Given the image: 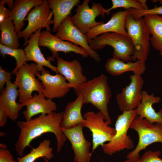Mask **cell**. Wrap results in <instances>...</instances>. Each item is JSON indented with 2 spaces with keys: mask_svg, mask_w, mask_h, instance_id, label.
Instances as JSON below:
<instances>
[{
  "mask_svg": "<svg viewBox=\"0 0 162 162\" xmlns=\"http://www.w3.org/2000/svg\"><path fill=\"white\" fill-rule=\"evenodd\" d=\"M63 112H53L49 114H40L29 121L17 122L20 133L15 144L17 154L23 155L25 148L29 146L32 141L36 137L46 133H51L55 136L57 142V152L61 151L67 139L61 128Z\"/></svg>",
  "mask_w": 162,
  "mask_h": 162,
  "instance_id": "cell-1",
  "label": "cell"
},
{
  "mask_svg": "<svg viewBox=\"0 0 162 162\" xmlns=\"http://www.w3.org/2000/svg\"><path fill=\"white\" fill-rule=\"evenodd\" d=\"M74 91L77 96H82L84 104H91L102 113L108 125L112 123L108 105L112 94L106 75L102 73L81 84Z\"/></svg>",
  "mask_w": 162,
  "mask_h": 162,
  "instance_id": "cell-2",
  "label": "cell"
},
{
  "mask_svg": "<svg viewBox=\"0 0 162 162\" xmlns=\"http://www.w3.org/2000/svg\"><path fill=\"white\" fill-rule=\"evenodd\" d=\"M88 40L90 48L95 51L107 46L112 47L113 49L112 57L124 62L132 61L135 53V47L131 39L119 33H105Z\"/></svg>",
  "mask_w": 162,
  "mask_h": 162,
  "instance_id": "cell-3",
  "label": "cell"
},
{
  "mask_svg": "<svg viewBox=\"0 0 162 162\" xmlns=\"http://www.w3.org/2000/svg\"><path fill=\"white\" fill-rule=\"evenodd\" d=\"M130 128L137 133L139 140L135 149L127 155L128 159L137 162L140 158V153L141 151L154 143H162V124L151 123L137 116Z\"/></svg>",
  "mask_w": 162,
  "mask_h": 162,
  "instance_id": "cell-4",
  "label": "cell"
},
{
  "mask_svg": "<svg viewBox=\"0 0 162 162\" xmlns=\"http://www.w3.org/2000/svg\"><path fill=\"white\" fill-rule=\"evenodd\" d=\"M125 28L135 49L132 61L145 62L150 51V34L143 18L136 19L129 14L125 22Z\"/></svg>",
  "mask_w": 162,
  "mask_h": 162,
  "instance_id": "cell-5",
  "label": "cell"
},
{
  "mask_svg": "<svg viewBox=\"0 0 162 162\" xmlns=\"http://www.w3.org/2000/svg\"><path fill=\"white\" fill-rule=\"evenodd\" d=\"M136 116V109L124 111L118 116L115 124V136L111 141L101 146L105 154L111 156L124 149L128 150L134 147V143L127 133Z\"/></svg>",
  "mask_w": 162,
  "mask_h": 162,
  "instance_id": "cell-6",
  "label": "cell"
},
{
  "mask_svg": "<svg viewBox=\"0 0 162 162\" xmlns=\"http://www.w3.org/2000/svg\"><path fill=\"white\" fill-rule=\"evenodd\" d=\"M40 72L35 63H26L20 68L16 75L14 82L18 86L19 92V102L22 104L32 98L34 91L42 92L44 87L36 77Z\"/></svg>",
  "mask_w": 162,
  "mask_h": 162,
  "instance_id": "cell-7",
  "label": "cell"
},
{
  "mask_svg": "<svg viewBox=\"0 0 162 162\" xmlns=\"http://www.w3.org/2000/svg\"><path fill=\"white\" fill-rule=\"evenodd\" d=\"M83 117V126L88 128L92 133L93 151L113 138L116 133L115 129L109 126L101 112H86Z\"/></svg>",
  "mask_w": 162,
  "mask_h": 162,
  "instance_id": "cell-8",
  "label": "cell"
},
{
  "mask_svg": "<svg viewBox=\"0 0 162 162\" xmlns=\"http://www.w3.org/2000/svg\"><path fill=\"white\" fill-rule=\"evenodd\" d=\"M27 16L25 20L28 21L27 26L17 34L19 38H24V45L26 46L30 36L38 29L45 28L50 31V25L53 24V13L49 8L48 0H44L42 4L34 7Z\"/></svg>",
  "mask_w": 162,
  "mask_h": 162,
  "instance_id": "cell-9",
  "label": "cell"
},
{
  "mask_svg": "<svg viewBox=\"0 0 162 162\" xmlns=\"http://www.w3.org/2000/svg\"><path fill=\"white\" fill-rule=\"evenodd\" d=\"M90 1L85 0L81 4L77 5L76 14L70 17L74 25L84 34L104 23L103 21L97 22L95 19L97 17L101 16L104 18L105 14H109L107 9H105L100 3L93 2L91 8H90Z\"/></svg>",
  "mask_w": 162,
  "mask_h": 162,
  "instance_id": "cell-10",
  "label": "cell"
},
{
  "mask_svg": "<svg viewBox=\"0 0 162 162\" xmlns=\"http://www.w3.org/2000/svg\"><path fill=\"white\" fill-rule=\"evenodd\" d=\"M129 84L116 95L117 103L122 112L135 109L142 99L144 81L141 75L134 74L130 76Z\"/></svg>",
  "mask_w": 162,
  "mask_h": 162,
  "instance_id": "cell-11",
  "label": "cell"
},
{
  "mask_svg": "<svg viewBox=\"0 0 162 162\" xmlns=\"http://www.w3.org/2000/svg\"><path fill=\"white\" fill-rule=\"evenodd\" d=\"M70 17L68 16L61 22L55 35L62 40L80 46L87 51L92 59L97 62H100L101 59L100 56L90 48L86 34L82 33L74 25Z\"/></svg>",
  "mask_w": 162,
  "mask_h": 162,
  "instance_id": "cell-12",
  "label": "cell"
},
{
  "mask_svg": "<svg viewBox=\"0 0 162 162\" xmlns=\"http://www.w3.org/2000/svg\"><path fill=\"white\" fill-rule=\"evenodd\" d=\"M36 75L41 81V83L44 88L42 93L46 98H62L71 88L63 75L58 73L51 75L44 68Z\"/></svg>",
  "mask_w": 162,
  "mask_h": 162,
  "instance_id": "cell-13",
  "label": "cell"
},
{
  "mask_svg": "<svg viewBox=\"0 0 162 162\" xmlns=\"http://www.w3.org/2000/svg\"><path fill=\"white\" fill-rule=\"evenodd\" d=\"M83 127L82 124H80L69 129H61L71 145L74 154V162H89L92 155L90 152L92 143L85 138Z\"/></svg>",
  "mask_w": 162,
  "mask_h": 162,
  "instance_id": "cell-14",
  "label": "cell"
},
{
  "mask_svg": "<svg viewBox=\"0 0 162 162\" xmlns=\"http://www.w3.org/2000/svg\"><path fill=\"white\" fill-rule=\"evenodd\" d=\"M39 46L47 48L51 52L53 58L58 57V52L67 54L74 52L83 58L89 56L87 51L82 47L70 42L62 40L47 30L41 32L39 37Z\"/></svg>",
  "mask_w": 162,
  "mask_h": 162,
  "instance_id": "cell-15",
  "label": "cell"
},
{
  "mask_svg": "<svg viewBox=\"0 0 162 162\" xmlns=\"http://www.w3.org/2000/svg\"><path fill=\"white\" fill-rule=\"evenodd\" d=\"M56 59L58 73L64 76L71 88L76 89L87 81L83 74L82 65L78 60L68 61L59 56Z\"/></svg>",
  "mask_w": 162,
  "mask_h": 162,
  "instance_id": "cell-16",
  "label": "cell"
},
{
  "mask_svg": "<svg viewBox=\"0 0 162 162\" xmlns=\"http://www.w3.org/2000/svg\"><path fill=\"white\" fill-rule=\"evenodd\" d=\"M129 14L128 10L113 13L107 22L92 28L85 34L88 40L93 39L103 33L110 32L119 33L129 37L125 25L126 18Z\"/></svg>",
  "mask_w": 162,
  "mask_h": 162,
  "instance_id": "cell-17",
  "label": "cell"
},
{
  "mask_svg": "<svg viewBox=\"0 0 162 162\" xmlns=\"http://www.w3.org/2000/svg\"><path fill=\"white\" fill-rule=\"evenodd\" d=\"M22 104L26 106L22 114L27 121L39 114H49L57 110L56 103L52 99L46 98L42 92L34 94L32 98Z\"/></svg>",
  "mask_w": 162,
  "mask_h": 162,
  "instance_id": "cell-18",
  "label": "cell"
},
{
  "mask_svg": "<svg viewBox=\"0 0 162 162\" xmlns=\"http://www.w3.org/2000/svg\"><path fill=\"white\" fill-rule=\"evenodd\" d=\"M17 86L10 81L6 84V87L0 95V107L7 113L8 117L13 121L18 118L23 106L21 103L16 101L19 92Z\"/></svg>",
  "mask_w": 162,
  "mask_h": 162,
  "instance_id": "cell-19",
  "label": "cell"
},
{
  "mask_svg": "<svg viewBox=\"0 0 162 162\" xmlns=\"http://www.w3.org/2000/svg\"><path fill=\"white\" fill-rule=\"evenodd\" d=\"M142 93L141 102L136 109L137 116L146 119L151 123L162 124V109L156 112L152 107L154 104L160 102L161 98L155 96L153 93L150 94L146 91L142 90Z\"/></svg>",
  "mask_w": 162,
  "mask_h": 162,
  "instance_id": "cell-20",
  "label": "cell"
},
{
  "mask_svg": "<svg viewBox=\"0 0 162 162\" xmlns=\"http://www.w3.org/2000/svg\"><path fill=\"white\" fill-rule=\"evenodd\" d=\"M41 29H39L30 36L24 49L27 62H34L40 71L44 66H45L57 74L56 67L51 64L50 59L47 60L45 58L39 48L38 39Z\"/></svg>",
  "mask_w": 162,
  "mask_h": 162,
  "instance_id": "cell-21",
  "label": "cell"
},
{
  "mask_svg": "<svg viewBox=\"0 0 162 162\" xmlns=\"http://www.w3.org/2000/svg\"><path fill=\"white\" fill-rule=\"evenodd\" d=\"M105 67L106 71L114 76H118L129 71L141 75L146 69L145 62L137 60L134 62L131 61L125 63L113 57L107 59Z\"/></svg>",
  "mask_w": 162,
  "mask_h": 162,
  "instance_id": "cell-22",
  "label": "cell"
},
{
  "mask_svg": "<svg viewBox=\"0 0 162 162\" xmlns=\"http://www.w3.org/2000/svg\"><path fill=\"white\" fill-rule=\"evenodd\" d=\"M44 0H16L14 5L10 10L9 18L13 21L17 33L24 27V21L28 13L32 8L41 4Z\"/></svg>",
  "mask_w": 162,
  "mask_h": 162,
  "instance_id": "cell-23",
  "label": "cell"
},
{
  "mask_svg": "<svg viewBox=\"0 0 162 162\" xmlns=\"http://www.w3.org/2000/svg\"><path fill=\"white\" fill-rule=\"evenodd\" d=\"M84 104L81 94L78 95L74 101L67 104L61 123V129H69L82 124L84 118L81 110Z\"/></svg>",
  "mask_w": 162,
  "mask_h": 162,
  "instance_id": "cell-24",
  "label": "cell"
},
{
  "mask_svg": "<svg viewBox=\"0 0 162 162\" xmlns=\"http://www.w3.org/2000/svg\"><path fill=\"white\" fill-rule=\"evenodd\" d=\"M49 7L52 11L53 25L52 32H56L61 22L69 16L73 8L78 5L80 0H48Z\"/></svg>",
  "mask_w": 162,
  "mask_h": 162,
  "instance_id": "cell-25",
  "label": "cell"
},
{
  "mask_svg": "<svg viewBox=\"0 0 162 162\" xmlns=\"http://www.w3.org/2000/svg\"><path fill=\"white\" fill-rule=\"evenodd\" d=\"M143 18L150 34L152 35L150 38L151 44L160 52L159 55L162 56V16L149 14Z\"/></svg>",
  "mask_w": 162,
  "mask_h": 162,
  "instance_id": "cell-26",
  "label": "cell"
},
{
  "mask_svg": "<svg viewBox=\"0 0 162 162\" xmlns=\"http://www.w3.org/2000/svg\"><path fill=\"white\" fill-rule=\"evenodd\" d=\"M0 43L8 47L18 49L20 46L19 38L14 25L9 17L0 22Z\"/></svg>",
  "mask_w": 162,
  "mask_h": 162,
  "instance_id": "cell-27",
  "label": "cell"
},
{
  "mask_svg": "<svg viewBox=\"0 0 162 162\" xmlns=\"http://www.w3.org/2000/svg\"><path fill=\"white\" fill-rule=\"evenodd\" d=\"M50 141L44 139L41 142L36 148H33L30 152L22 157H18L17 162H34L37 159L44 157L48 160L53 157V149L50 146Z\"/></svg>",
  "mask_w": 162,
  "mask_h": 162,
  "instance_id": "cell-28",
  "label": "cell"
},
{
  "mask_svg": "<svg viewBox=\"0 0 162 162\" xmlns=\"http://www.w3.org/2000/svg\"><path fill=\"white\" fill-rule=\"evenodd\" d=\"M0 53L3 57L5 55H9L14 57L15 59L16 66L12 73L14 75L16 74L19 68L27 62L24 50L22 48L14 49L0 43Z\"/></svg>",
  "mask_w": 162,
  "mask_h": 162,
  "instance_id": "cell-29",
  "label": "cell"
},
{
  "mask_svg": "<svg viewBox=\"0 0 162 162\" xmlns=\"http://www.w3.org/2000/svg\"><path fill=\"white\" fill-rule=\"evenodd\" d=\"M111 2L112 6L107 9L109 14L112 10L119 8H122L125 10L131 8L138 10L143 9L142 5L138 0H112Z\"/></svg>",
  "mask_w": 162,
  "mask_h": 162,
  "instance_id": "cell-30",
  "label": "cell"
},
{
  "mask_svg": "<svg viewBox=\"0 0 162 162\" xmlns=\"http://www.w3.org/2000/svg\"><path fill=\"white\" fill-rule=\"evenodd\" d=\"M128 10L129 14L136 19L142 18L146 15L149 14L162 15V6L147 9L138 10L131 8Z\"/></svg>",
  "mask_w": 162,
  "mask_h": 162,
  "instance_id": "cell-31",
  "label": "cell"
},
{
  "mask_svg": "<svg viewBox=\"0 0 162 162\" xmlns=\"http://www.w3.org/2000/svg\"><path fill=\"white\" fill-rule=\"evenodd\" d=\"M161 152L148 150L144 154L137 162H162L159 157Z\"/></svg>",
  "mask_w": 162,
  "mask_h": 162,
  "instance_id": "cell-32",
  "label": "cell"
},
{
  "mask_svg": "<svg viewBox=\"0 0 162 162\" xmlns=\"http://www.w3.org/2000/svg\"><path fill=\"white\" fill-rule=\"evenodd\" d=\"M12 73L8 72L3 69L0 66V91L2 92L4 89L5 84L10 81L12 79Z\"/></svg>",
  "mask_w": 162,
  "mask_h": 162,
  "instance_id": "cell-33",
  "label": "cell"
},
{
  "mask_svg": "<svg viewBox=\"0 0 162 162\" xmlns=\"http://www.w3.org/2000/svg\"><path fill=\"white\" fill-rule=\"evenodd\" d=\"M0 162H16L7 148H0Z\"/></svg>",
  "mask_w": 162,
  "mask_h": 162,
  "instance_id": "cell-34",
  "label": "cell"
},
{
  "mask_svg": "<svg viewBox=\"0 0 162 162\" xmlns=\"http://www.w3.org/2000/svg\"><path fill=\"white\" fill-rule=\"evenodd\" d=\"M5 4L3 0L0 2V22L9 17L10 10L5 8Z\"/></svg>",
  "mask_w": 162,
  "mask_h": 162,
  "instance_id": "cell-35",
  "label": "cell"
},
{
  "mask_svg": "<svg viewBox=\"0 0 162 162\" xmlns=\"http://www.w3.org/2000/svg\"><path fill=\"white\" fill-rule=\"evenodd\" d=\"M8 117L5 112L0 107V127H4L7 122V118Z\"/></svg>",
  "mask_w": 162,
  "mask_h": 162,
  "instance_id": "cell-36",
  "label": "cell"
},
{
  "mask_svg": "<svg viewBox=\"0 0 162 162\" xmlns=\"http://www.w3.org/2000/svg\"><path fill=\"white\" fill-rule=\"evenodd\" d=\"M4 3L7 4L9 9L11 10L13 8L14 2L13 0H3Z\"/></svg>",
  "mask_w": 162,
  "mask_h": 162,
  "instance_id": "cell-37",
  "label": "cell"
},
{
  "mask_svg": "<svg viewBox=\"0 0 162 162\" xmlns=\"http://www.w3.org/2000/svg\"><path fill=\"white\" fill-rule=\"evenodd\" d=\"M138 1L142 5L143 9H148L146 4V0H139Z\"/></svg>",
  "mask_w": 162,
  "mask_h": 162,
  "instance_id": "cell-38",
  "label": "cell"
},
{
  "mask_svg": "<svg viewBox=\"0 0 162 162\" xmlns=\"http://www.w3.org/2000/svg\"><path fill=\"white\" fill-rule=\"evenodd\" d=\"M0 148H7V146L4 143H0Z\"/></svg>",
  "mask_w": 162,
  "mask_h": 162,
  "instance_id": "cell-39",
  "label": "cell"
},
{
  "mask_svg": "<svg viewBox=\"0 0 162 162\" xmlns=\"http://www.w3.org/2000/svg\"><path fill=\"white\" fill-rule=\"evenodd\" d=\"M5 134L4 132L2 131H0V137H3L4 136Z\"/></svg>",
  "mask_w": 162,
  "mask_h": 162,
  "instance_id": "cell-40",
  "label": "cell"
},
{
  "mask_svg": "<svg viewBox=\"0 0 162 162\" xmlns=\"http://www.w3.org/2000/svg\"><path fill=\"white\" fill-rule=\"evenodd\" d=\"M122 162H136L127 159V160L124 161Z\"/></svg>",
  "mask_w": 162,
  "mask_h": 162,
  "instance_id": "cell-41",
  "label": "cell"
},
{
  "mask_svg": "<svg viewBox=\"0 0 162 162\" xmlns=\"http://www.w3.org/2000/svg\"><path fill=\"white\" fill-rule=\"evenodd\" d=\"M152 1H153L152 2H159V3L161 4H162V0H152Z\"/></svg>",
  "mask_w": 162,
  "mask_h": 162,
  "instance_id": "cell-42",
  "label": "cell"
}]
</instances>
